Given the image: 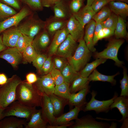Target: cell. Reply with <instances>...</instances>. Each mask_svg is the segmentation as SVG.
Here are the masks:
<instances>
[{
  "instance_id": "6da1fadb",
  "label": "cell",
  "mask_w": 128,
  "mask_h": 128,
  "mask_svg": "<svg viewBox=\"0 0 128 128\" xmlns=\"http://www.w3.org/2000/svg\"><path fill=\"white\" fill-rule=\"evenodd\" d=\"M42 96L34 84H28L25 80L22 81L17 88L16 101L29 107H41Z\"/></svg>"
},
{
  "instance_id": "7a4b0ae2",
  "label": "cell",
  "mask_w": 128,
  "mask_h": 128,
  "mask_svg": "<svg viewBox=\"0 0 128 128\" xmlns=\"http://www.w3.org/2000/svg\"><path fill=\"white\" fill-rule=\"evenodd\" d=\"M74 53L67 59L68 62L76 71L79 72L85 67L89 61L91 55V52L87 48L82 39L79 42Z\"/></svg>"
},
{
  "instance_id": "3957f363",
  "label": "cell",
  "mask_w": 128,
  "mask_h": 128,
  "mask_svg": "<svg viewBox=\"0 0 128 128\" xmlns=\"http://www.w3.org/2000/svg\"><path fill=\"white\" fill-rule=\"evenodd\" d=\"M22 81L16 75L8 79L7 82L0 88V107L5 108L16 101L17 87Z\"/></svg>"
},
{
  "instance_id": "277c9868",
  "label": "cell",
  "mask_w": 128,
  "mask_h": 128,
  "mask_svg": "<svg viewBox=\"0 0 128 128\" xmlns=\"http://www.w3.org/2000/svg\"><path fill=\"white\" fill-rule=\"evenodd\" d=\"M45 21L39 18L33 13L18 27L22 34L34 38L41 31L45 29Z\"/></svg>"
},
{
  "instance_id": "5b68a950",
  "label": "cell",
  "mask_w": 128,
  "mask_h": 128,
  "mask_svg": "<svg viewBox=\"0 0 128 128\" xmlns=\"http://www.w3.org/2000/svg\"><path fill=\"white\" fill-rule=\"evenodd\" d=\"M37 110L35 107H29L15 101L5 109L2 113V119L6 117L14 116L25 118L28 122Z\"/></svg>"
},
{
  "instance_id": "8992f818",
  "label": "cell",
  "mask_w": 128,
  "mask_h": 128,
  "mask_svg": "<svg viewBox=\"0 0 128 128\" xmlns=\"http://www.w3.org/2000/svg\"><path fill=\"white\" fill-rule=\"evenodd\" d=\"M124 42L123 40L120 39H112L109 41L106 48L101 52L95 53L93 56L96 59H112L114 61L116 65L121 66L123 64V62L118 59L117 55L119 49Z\"/></svg>"
},
{
  "instance_id": "52a82bcc",
  "label": "cell",
  "mask_w": 128,
  "mask_h": 128,
  "mask_svg": "<svg viewBox=\"0 0 128 128\" xmlns=\"http://www.w3.org/2000/svg\"><path fill=\"white\" fill-rule=\"evenodd\" d=\"M97 93V91L94 90L91 92V97L90 101L87 103L83 108L82 110L84 112L94 110L97 114L102 112L107 113L110 110V106L114 99L118 96V93L116 92L113 97L110 99L101 101L95 99Z\"/></svg>"
},
{
  "instance_id": "ba28073f",
  "label": "cell",
  "mask_w": 128,
  "mask_h": 128,
  "mask_svg": "<svg viewBox=\"0 0 128 128\" xmlns=\"http://www.w3.org/2000/svg\"><path fill=\"white\" fill-rule=\"evenodd\" d=\"M32 11L25 5L15 14L0 22V34L9 28L18 26L23 20L33 13Z\"/></svg>"
},
{
  "instance_id": "9c48e42d",
  "label": "cell",
  "mask_w": 128,
  "mask_h": 128,
  "mask_svg": "<svg viewBox=\"0 0 128 128\" xmlns=\"http://www.w3.org/2000/svg\"><path fill=\"white\" fill-rule=\"evenodd\" d=\"M90 115H87L80 119L70 127L72 128H109L110 124L108 123L98 122Z\"/></svg>"
},
{
  "instance_id": "30bf717a",
  "label": "cell",
  "mask_w": 128,
  "mask_h": 128,
  "mask_svg": "<svg viewBox=\"0 0 128 128\" xmlns=\"http://www.w3.org/2000/svg\"><path fill=\"white\" fill-rule=\"evenodd\" d=\"M34 84L42 96H49L54 93L55 85L50 73L38 77L37 81Z\"/></svg>"
},
{
  "instance_id": "8fae6325",
  "label": "cell",
  "mask_w": 128,
  "mask_h": 128,
  "mask_svg": "<svg viewBox=\"0 0 128 128\" xmlns=\"http://www.w3.org/2000/svg\"><path fill=\"white\" fill-rule=\"evenodd\" d=\"M0 58L9 63L14 68H17L23 61L22 52L15 47H8L0 53Z\"/></svg>"
},
{
  "instance_id": "7c38bea8",
  "label": "cell",
  "mask_w": 128,
  "mask_h": 128,
  "mask_svg": "<svg viewBox=\"0 0 128 128\" xmlns=\"http://www.w3.org/2000/svg\"><path fill=\"white\" fill-rule=\"evenodd\" d=\"M77 46V42L69 34L58 48L55 55L67 59L73 54Z\"/></svg>"
},
{
  "instance_id": "4fadbf2b",
  "label": "cell",
  "mask_w": 128,
  "mask_h": 128,
  "mask_svg": "<svg viewBox=\"0 0 128 128\" xmlns=\"http://www.w3.org/2000/svg\"><path fill=\"white\" fill-rule=\"evenodd\" d=\"M51 36L45 29L35 36L32 45L37 54L41 53L49 47L51 41Z\"/></svg>"
},
{
  "instance_id": "5bb4252c",
  "label": "cell",
  "mask_w": 128,
  "mask_h": 128,
  "mask_svg": "<svg viewBox=\"0 0 128 128\" xmlns=\"http://www.w3.org/2000/svg\"><path fill=\"white\" fill-rule=\"evenodd\" d=\"M66 27L69 34L76 42L83 39L84 27L73 15L68 20Z\"/></svg>"
},
{
  "instance_id": "9a60e30c",
  "label": "cell",
  "mask_w": 128,
  "mask_h": 128,
  "mask_svg": "<svg viewBox=\"0 0 128 128\" xmlns=\"http://www.w3.org/2000/svg\"><path fill=\"white\" fill-rule=\"evenodd\" d=\"M41 115L42 118L50 125H54L56 118L53 107L48 96L44 95L42 96Z\"/></svg>"
},
{
  "instance_id": "2e32d148",
  "label": "cell",
  "mask_w": 128,
  "mask_h": 128,
  "mask_svg": "<svg viewBox=\"0 0 128 128\" xmlns=\"http://www.w3.org/2000/svg\"><path fill=\"white\" fill-rule=\"evenodd\" d=\"M22 34L18 26L6 30L2 34L4 44L8 47H15L18 39Z\"/></svg>"
},
{
  "instance_id": "e0dca14e",
  "label": "cell",
  "mask_w": 128,
  "mask_h": 128,
  "mask_svg": "<svg viewBox=\"0 0 128 128\" xmlns=\"http://www.w3.org/2000/svg\"><path fill=\"white\" fill-rule=\"evenodd\" d=\"M55 17L68 20L72 14L69 6V0H61L52 7Z\"/></svg>"
},
{
  "instance_id": "ac0fdd59",
  "label": "cell",
  "mask_w": 128,
  "mask_h": 128,
  "mask_svg": "<svg viewBox=\"0 0 128 128\" xmlns=\"http://www.w3.org/2000/svg\"><path fill=\"white\" fill-rule=\"evenodd\" d=\"M68 21L51 16L45 21V29L51 37H53L56 32L66 27Z\"/></svg>"
},
{
  "instance_id": "d6986e66",
  "label": "cell",
  "mask_w": 128,
  "mask_h": 128,
  "mask_svg": "<svg viewBox=\"0 0 128 128\" xmlns=\"http://www.w3.org/2000/svg\"><path fill=\"white\" fill-rule=\"evenodd\" d=\"M69 34L66 27L55 33L49 47L48 56H52L55 55L58 48L65 39Z\"/></svg>"
},
{
  "instance_id": "ffe728a7",
  "label": "cell",
  "mask_w": 128,
  "mask_h": 128,
  "mask_svg": "<svg viewBox=\"0 0 128 128\" xmlns=\"http://www.w3.org/2000/svg\"><path fill=\"white\" fill-rule=\"evenodd\" d=\"M116 108L122 116L119 122L122 123L123 121L128 119V97L120 96L114 99L110 106V110Z\"/></svg>"
},
{
  "instance_id": "44dd1931",
  "label": "cell",
  "mask_w": 128,
  "mask_h": 128,
  "mask_svg": "<svg viewBox=\"0 0 128 128\" xmlns=\"http://www.w3.org/2000/svg\"><path fill=\"white\" fill-rule=\"evenodd\" d=\"M96 13L91 6L86 5L72 15L84 28Z\"/></svg>"
},
{
  "instance_id": "7402d4cb",
  "label": "cell",
  "mask_w": 128,
  "mask_h": 128,
  "mask_svg": "<svg viewBox=\"0 0 128 128\" xmlns=\"http://www.w3.org/2000/svg\"><path fill=\"white\" fill-rule=\"evenodd\" d=\"M90 87L89 86L79 91L77 93L71 94L68 100V103L72 106L85 105L87 103L86 100V96L90 92Z\"/></svg>"
},
{
  "instance_id": "603a6c76",
  "label": "cell",
  "mask_w": 128,
  "mask_h": 128,
  "mask_svg": "<svg viewBox=\"0 0 128 128\" xmlns=\"http://www.w3.org/2000/svg\"><path fill=\"white\" fill-rule=\"evenodd\" d=\"M84 105L75 106V107L68 112L62 114L56 118L54 125H60L66 124L71 121L77 119L79 112L83 110Z\"/></svg>"
},
{
  "instance_id": "cb8c5ba5",
  "label": "cell",
  "mask_w": 128,
  "mask_h": 128,
  "mask_svg": "<svg viewBox=\"0 0 128 128\" xmlns=\"http://www.w3.org/2000/svg\"><path fill=\"white\" fill-rule=\"evenodd\" d=\"M95 25V22L91 19L86 25L83 38L87 48L91 52H94L96 50L93 41Z\"/></svg>"
},
{
  "instance_id": "d4e9b609",
  "label": "cell",
  "mask_w": 128,
  "mask_h": 128,
  "mask_svg": "<svg viewBox=\"0 0 128 128\" xmlns=\"http://www.w3.org/2000/svg\"><path fill=\"white\" fill-rule=\"evenodd\" d=\"M111 12L125 19L128 15V5L126 3L118 1H112L108 4Z\"/></svg>"
},
{
  "instance_id": "484cf974",
  "label": "cell",
  "mask_w": 128,
  "mask_h": 128,
  "mask_svg": "<svg viewBox=\"0 0 128 128\" xmlns=\"http://www.w3.org/2000/svg\"><path fill=\"white\" fill-rule=\"evenodd\" d=\"M48 123L42 117L41 109L37 110L24 126L25 128H46Z\"/></svg>"
},
{
  "instance_id": "4316f807",
  "label": "cell",
  "mask_w": 128,
  "mask_h": 128,
  "mask_svg": "<svg viewBox=\"0 0 128 128\" xmlns=\"http://www.w3.org/2000/svg\"><path fill=\"white\" fill-rule=\"evenodd\" d=\"M8 117L0 121V128H23L27 123L26 120L14 116Z\"/></svg>"
},
{
  "instance_id": "83f0119b",
  "label": "cell",
  "mask_w": 128,
  "mask_h": 128,
  "mask_svg": "<svg viewBox=\"0 0 128 128\" xmlns=\"http://www.w3.org/2000/svg\"><path fill=\"white\" fill-rule=\"evenodd\" d=\"M119 74V73H118L112 75H105L100 73L95 69L88 77V79L89 82H107L110 83L112 85L114 86L116 83V81L114 78Z\"/></svg>"
},
{
  "instance_id": "f1b7e54d",
  "label": "cell",
  "mask_w": 128,
  "mask_h": 128,
  "mask_svg": "<svg viewBox=\"0 0 128 128\" xmlns=\"http://www.w3.org/2000/svg\"><path fill=\"white\" fill-rule=\"evenodd\" d=\"M107 59L99 58L92 62L87 63L85 67L79 72H78L79 75L83 77H88L96 67L104 63Z\"/></svg>"
},
{
  "instance_id": "f546056e",
  "label": "cell",
  "mask_w": 128,
  "mask_h": 128,
  "mask_svg": "<svg viewBox=\"0 0 128 128\" xmlns=\"http://www.w3.org/2000/svg\"><path fill=\"white\" fill-rule=\"evenodd\" d=\"M89 81L88 77H83L78 75L72 82L70 86L71 94L75 93L89 85Z\"/></svg>"
},
{
  "instance_id": "4dcf8cb0",
  "label": "cell",
  "mask_w": 128,
  "mask_h": 128,
  "mask_svg": "<svg viewBox=\"0 0 128 128\" xmlns=\"http://www.w3.org/2000/svg\"><path fill=\"white\" fill-rule=\"evenodd\" d=\"M48 96L53 107L55 116L60 113L64 106L68 103V100L62 98L54 94Z\"/></svg>"
},
{
  "instance_id": "1f68e13d",
  "label": "cell",
  "mask_w": 128,
  "mask_h": 128,
  "mask_svg": "<svg viewBox=\"0 0 128 128\" xmlns=\"http://www.w3.org/2000/svg\"><path fill=\"white\" fill-rule=\"evenodd\" d=\"M60 71L64 78V82L69 85L79 75L78 72L75 71L68 62Z\"/></svg>"
},
{
  "instance_id": "d6a6232c",
  "label": "cell",
  "mask_w": 128,
  "mask_h": 128,
  "mask_svg": "<svg viewBox=\"0 0 128 128\" xmlns=\"http://www.w3.org/2000/svg\"><path fill=\"white\" fill-rule=\"evenodd\" d=\"M127 34L126 25L124 19L118 16L114 34L116 38L120 39L125 38L127 36Z\"/></svg>"
},
{
  "instance_id": "836d02e7",
  "label": "cell",
  "mask_w": 128,
  "mask_h": 128,
  "mask_svg": "<svg viewBox=\"0 0 128 128\" xmlns=\"http://www.w3.org/2000/svg\"><path fill=\"white\" fill-rule=\"evenodd\" d=\"M70 85L64 82L59 85L55 86L54 94L68 100L71 94L70 91Z\"/></svg>"
},
{
  "instance_id": "e575fe53",
  "label": "cell",
  "mask_w": 128,
  "mask_h": 128,
  "mask_svg": "<svg viewBox=\"0 0 128 128\" xmlns=\"http://www.w3.org/2000/svg\"><path fill=\"white\" fill-rule=\"evenodd\" d=\"M24 63H31L35 59L37 54L31 44L28 46L22 53Z\"/></svg>"
},
{
  "instance_id": "d590c367",
  "label": "cell",
  "mask_w": 128,
  "mask_h": 128,
  "mask_svg": "<svg viewBox=\"0 0 128 128\" xmlns=\"http://www.w3.org/2000/svg\"><path fill=\"white\" fill-rule=\"evenodd\" d=\"M17 13L13 8L0 2V22Z\"/></svg>"
},
{
  "instance_id": "8d00e7d4",
  "label": "cell",
  "mask_w": 128,
  "mask_h": 128,
  "mask_svg": "<svg viewBox=\"0 0 128 128\" xmlns=\"http://www.w3.org/2000/svg\"><path fill=\"white\" fill-rule=\"evenodd\" d=\"M33 39L22 34L18 39L15 47L22 53L28 46L32 44Z\"/></svg>"
},
{
  "instance_id": "74e56055",
  "label": "cell",
  "mask_w": 128,
  "mask_h": 128,
  "mask_svg": "<svg viewBox=\"0 0 128 128\" xmlns=\"http://www.w3.org/2000/svg\"><path fill=\"white\" fill-rule=\"evenodd\" d=\"M111 13L109 7L106 5L96 13L92 19L96 23H101L105 20Z\"/></svg>"
},
{
  "instance_id": "f35d334b",
  "label": "cell",
  "mask_w": 128,
  "mask_h": 128,
  "mask_svg": "<svg viewBox=\"0 0 128 128\" xmlns=\"http://www.w3.org/2000/svg\"><path fill=\"white\" fill-rule=\"evenodd\" d=\"M54 68L52 56H48L42 67L38 71L40 75H46L49 73Z\"/></svg>"
},
{
  "instance_id": "ab89813d",
  "label": "cell",
  "mask_w": 128,
  "mask_h": 128,
  "mask_svg": "<svg viewBox=\"0 0 128 128\" xmlns=\"http://www.w3.org/2000/svg\"><path fill=\"white\" fill-rule=\"evenodd\" d=\"M32 11H39L43 10L40 0H20Z\"/></svg>"
},
{
  "instance_id": "60d3db41",
  "label": "cell",
  "mask_w": 128,
  "mask_h": 128,
  "mask_svg": "<svg viewBox=\"0 0 128 128\" xmlns=\"http://www.w3.org/2000/svg\"><path fill=\"white\" fill-rule=\"evenodd\" d=\"M123 78L120 81L121 89L120 96L128 97V76L125 68L123 69Z\"/></svg>"
},
{
  "instance_id": "b9f144b4",
  "label": "cell",
  "mask_w": 128,
  "mask_h": 128,
  "mask_svg": "<svg viewBox=\"0 0 128 128\" xmlns=\"http://www.w3.org/2000/svg\"><path fill=\"white\" fill-rule=\"evenodd\" d=\"M118 19V16L113 13L105 21L101 23L103 27L110 29L114 30Z\"/></svg>"
},
{
  "instance_id": "7bdbcfd3",
  "label": "cell",
  "mask_w": 128,
  "mask_h": 128,
  "mask_svg": "<svg viewBox=\"0 0 128 128\" xmlns=\"http://www.w3.org/2000/svg\"><path fill=\"white\" fill-rule=\"evenodd\" d=\"M50 73L55 86L59 85L64 82V78L60 70L54 67Z\"/></svg>"
},
{
  "instance_id": "ee69618b",
  "label": "cell",
  "mask_w": 128,
  "mask_h": 128,
  "mask_svg": "<svg viewBox=\"0 0 128 128\" xmlns=\"http://www.w3.org/2000/svg\"><path fill=\"white\" fill-rule=\"evenodd\" d=\"M48 56L45 54L40 53L37 55L32 62L33 65L38 71L42 66Z\"/></svg>"
},
{
  "instance_id": "f6af8a7d",
  "label": "cell",
  "mask_w": 128,
  "mask_h": 128,
  "mask_svg": "<svg viewBox=\"0 0 128 128\" xmlns=\"http://www.w3.org/2000/svg\"><path fill=\"white\" fill-rule=\"evenodd\" d=\"M114 31L110 29L103 27L98 33L96 39V43L98 40L110 37L114 34Z\"/></svg>"
},
{
  "instance_id": "bcb514c9",
  "label": "cell",
  "mask_w": 128,
  "mask_h": 128,
  "mask_svg": "<svg viewBox=\"0 0 128 128\" xmlns=\"http://www.w3.org/2000/svg\"><path fill=\"white\" fill-rule=\"evenodd\" d=\"M52 60L54 67L60 70L68 63L67 59L58 56L52 59Z\"/></svg>"
},
{
  "instance_id": "7dc6e473",
  "label": "cell",
  "mask_w": 128,
  "mask_h": 128,
  "mask_svg": "<svg viewBox=\"0 0 128 128\" xmlns=\"http://www.w3.org/2000/svg\"><path fill=\"white\" fill-rule=\"evenodd\" d=\"M83 2L79 0H69V6L72 14L78 12L81 9Z\"/></svg>"
},
{
  "instance_id": "c3c4849f",
  "label": "cell",
  "mask_w": 128,
  "mask_h": 128,
  "mask_svg": "<svg viewBox=\"0 0 128 128\" xmlns=\"http://www.w3.org/2000/svg\"><path fill=\"white\" fill-rule=\"evenodd\" d=\"M110 1V0H94L91 6L96 13Z\"/></svg>"
},
{
  "instance_id": "681fc988",
  "label": "cell",
  "mask_w": 128,
  "mask_h": 128,
  "mask_svg": "<svg viewBox=\"0 0 128 128\" xmlns=\"http://www.w3.org/2000/svg\"><path fill=\"white\" fill-rule=\"evenodd\" d=\"M0 2L17 10H20L22 8L20 0H0Z\"/></svg>"
},
{
  "instance_id": "f907efd6",
  "label": "cell",
  "mask_w": 128,
  "mask_h": 128,
  "mask_svg": "<svg viewBox=\"0 0 128 128\" xmlns=\"http://www.w3.org/2000/svg\"><path fill=\"white\" fill-rule=\"evenodd\" d=\"M25 81L28 84H33L37 81L38 77L37 75L33 73H30L27 74L26 76Z\"/></svg>"
},
{
  "instance_id": "816d5d0a",
  "label": "cell",
  "mask_w": 128,
  "mask_h": 128,
  "mask_svg": "<svg viewBox=\"0 0 128 128\" xmlns=\"http://www.w3.org/2000/svg\"><path fill=\"white\" fill-rule=\"evenodd\" d=\"M61 0H40L43 7H52L54 5Z\"/></svg>"
},
{
  "instance_id": "f5cc1de1",
  "label": "cell",
  "mask_w": 128,
  "mask_h": 128,
  "mask_svg": "<svg viewBox=\"0 0 128 128\" xmlns=\"http://www.w3.org/2000/svg\"><path fill=\"white\" fill-rule=\"evenodd\" d=\"M103 27L101 23L96 22L93 39V43L95 45L96 43V40L97 35L99 31Z\"/></svg>"
},
{
  "instance_id": "db71d44e",
  "label": "cell",
  "mask_w": 128,
  "mask_h": 128,
  "mask_svg": "<svg viewBox=\"0 0 128 128\" xmlns=\"http://www.w3.org/2000/svg\"><path fill=\"white\" fill-rule=\"evenodd\" d=\"M74 122H70L69 123L64 124L60 125H47V128H66L67 127H69L72 126Z\"/></svg>"
},
{
  "instance_id": "11a10c76",
  "label": "cell",
  "mask_w": 128,
  "mask_h": 128,
  "mask_svg": "<svg viewBox=\"0 0 128 128\" xmlns=\"http://www.w3.org/2000/svg\"><path fill=\"white\" fill-rule=\"evenodd\" d=\"M8 79L6 75L4 73H0V86H2L7 82Z\"/></svg>"
},
{
  "instance_id": "9f6ffc18",
  "label": "cell",
  "mask_w": 128,
  "mask_h": 128,
  "mask_svg": "<svg viewBox=\"0 0 128 128\" xmlns=\"http://www.w3.org/2000/svg\"><path fill=\"white\" fill-rule=\"evenodd\" d=\"M7 48L3 43L2 35H0V53Z\"/></svg>"
},
{
  "instance_id": "6f0895ef",
  "label": "cell",
  "mask_w": 128,
  "mask_h": 128,
  "mask_svg": "<svg viewBox=\"0 0 128 128\" xmlns=\"http://www.w3.org/2000/svg\"><path fill=\"white\" fill-rule=\"evenodd\" d=\"M5 109L0 107V121L2 119V113Z\"/></svg>"
},
{
  "instance_id": "680465c9",
  "label": "cell",
  "mask_w": 128,
  "mask_h": 128,
  "mask_svg": "<svg viewBox=\"0 0 128 128\" xmlns=\"http://www.w3.org/2000/svg\"><path fill=\"white\" fill-rule=\"evenodd\" d=\"M94 0H87V3L86 5L91 6Z\"/></svg>"
},
{
  "instance_id": "91938a15",
  "label": "cell",
  "mask_w": 128,
  "mask_h": 128,
  "mask_svg": "<svg viewBox=\"0 0 128 128\" xmlns=\"http://www.w3.org/2000/svg\"><path fill=\"white\" fill-rule=\"evenodd\" d=\"M117 124L116 123L114 122L112 123L111 125H110L109 128H116L117 127Z\"/></svg>"
},
{
  "instance_id": "94428289",
  "label": "cell",
  "mask_w": 128,
  "mask_h": 128,
  "mask_svg": "<svg viewBox=\"0 0 128 128\" xmlns=\"http://www.w3.org/2000/svg\"><path fill=\"white\" fill-rule=\"evenodd\" d=\"M111 1H118L123 2L126 3H128V0H110Z\"/></svg>"
},
{
  "instance_id": "6125c7cd",
  "label": "cell",
  "mask_w": 128,
  "mask_h": 128,
  "mask_svg": "<svg viewBox=\"0 0 128 128\" xmlns=\"http://www.w3.org/2000/svg\"><path fill=\"white\" fill-rule=\"evenodd\" d=\"M83 2H84V0H79Z\"/></svg>"
},
{
  "instance_id": "be15d7a7",
  "label": "cell",
  "mask_w": 128,
  "mask_h": 128,
  "mask_svg": "<svg viewBox=\"0 0 128 128\" xmlns=\"http://www.w3.org/2000/svg\"><path fill=\"white\" fill-rule=\"evenodd\" d=\"M1 86H0V88L1 87Z\"/></svg>"
}]
</instances>
